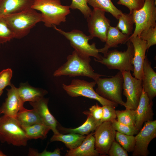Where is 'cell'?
Wrapping results in <instances>:
<instances>
[{"mask_svg": "<svg viewBox=\"0 0 156 156\" xmlns=\"http://www.w3.org/2000/svg\"><path fill=\"white\" fill-rule=\"evenodd\" d=\"M153 104L152 100L149 99L143 89L138 104L135 109V127L139 131L145 122L152 120L154 114Z\"/></svg>", "mask_w": 156, "mask_h": 156, "instance_id": "cell-16", "label": "cell"}, {"mask_svg": "<svg viewBox=\"0 0 156 156\" xmlns=\"http://www.w3.org/2000/svg\"><path fill=\"white\" fill-rule=\"evenodd\" d=\"M135 136V144L133 151V156H146L150 142L156 137V120L145 122L142 127Z\"/></svg>", "mask_w": 156, "mask_h": 156, "instance_id": "cell-11", "label": "cell"}, {"mask_svg": "<svg viewBox=\"0 0 156 156\" xmlns=\"http://www.w3.org/2000/svg\"><path fill=\"white\" fill-rule=\"evenodd\" d=\"M30 105L37 112L44 124L49 127L54 134L59 132L57 129V122L49 110L48 99L44 97L34 102H29Z\"/></svg>", "mask_w": 156, "mask_h": 156, "instance_id": "cell-17", "label": "cell"}, {"mask_svg": "<svg viewBox=\"0 0 156 156\" xmlns=\"http://www.w3.org/2000/svg\"><path fill=\"white\" fill-rule=\"evenodd\" d=\"M129 40L132 43L134 50L133 75L135 78L142 81L144 63L146 57V52L147 50L146 42L138 36H129Z\"/></svg>", "mask_w": 156, "mask_h": 156, "instance_id": "cell-14", "label": "cell"}, {"mask_svg": "<svg viewBox=\"0 0 156 156\" xmlns=\"http://www.w3.org/2000/svg\"><path fill=\"white\" fill-rule=\"evenodd\" d=\"M111 122L114 129L121 133L127 135H134L137 134L139 131L135 127L122 123L116 119Z\"/></svg>", "mask_w": 156, "mask_h": 156, "instance_id": "cell-33", "label": "cell"}, {"mask_svg": "<svg viewBox=\"0 0 156 156\" xmlns=\"http://www.w3.org/2000/svg\"><path fill=\"white\" fill-rule=\"evenodd\" d=\"M109 156H128L127 152L115 140L112 143L107 153Z\"/></svg>", "mask_w": 156, "mask_h": 156, "instance_id": "cell-38", "label": "cell"}, {"mask_svg": "<svg viewBox=\"0 0 156 156\" xmlns=\"http://www.w3.org/2000/svg\"><path fill=\"white\" fill-rule=\"evenodd\" d=\"M87 0H72L70 8L72 9L79 10L87 18L90 16L92 10L87 4Z\"/></svg>", "mask_w": 156, "mask_h": 156, "instance_id": "cell-34", "label": "cell"}, {"mask_svg": "<svg viewBox=\"0 0 156 156\" xmlns=\"http://www.w3.org/2000/svg\"><path fill=\"white\" fill-rule=\"evenodd\" d=\"M105 12L99 9H94L87 18L90 35L104 42L106 41L107 32L110 26V21L105 16Z\"/></svg>", "mask_w": 156, "mask_h": 156, "instance_id": "cell-12", "label": "cell"}, {"mask_svg": "<svg viewBox=\"0 0 156 156\" xmlns=\"http://www.w3.org/2000/svg\"><path fill=\"white\" fill-rule=\"evenodd\" d=\"M145 0H119L118 4L125 6L130 10V12L137 10L143 6Z\"/></svg>", "mask_w": 156, "mask_h": 156, "instance_id": "cell-36", "label": "cell"}, {"mask_svg": "<svg viewBox=\"0 0 156 156\" xmlns=\"http://www.w3.org/2000/svg\"><path fill=\"white\" fill-rule=\"evenodd\" d=\"M102 107L103 114L100 121L101 124L105 122H111L116 118V107L109 105L102 106Z\"/></svg>", "mask_w": 156, "mask_h": 156, "instance_id": "cell-35", "label": "cell"}, {"mask_svg": "<svg viewBox=\"0 0 156 156\" xmlns=\"http://www.w3.org/2000/svg\"><path fill=\"white\" fill-rule=\"evenodd\" d=\"M90 61V57L81 55L75 50L68 56L67 61L54 72L53 76H86L95 81L100 77L105 76L94 72Z\"/></svg>", "mask_w": 156, "mask_h": 156, "instance_id": "cell-1", "label": "cell"}, {"mask_svg": "<svg viewBox=\"0 0 156 156\" xmlns=\"http://www.w3.org/2000/svg\"><path fill=\"white\" fill-rule=\"evenodd\" d=\"M53 26L69 41L71 46L80 54L87 57L92 56L97 60L101 58L102 56L99 54L95 43L94 42L90 44L88 42L89 40L93 38L90 35L87 36L77 29L66 32L57 28L55 25Z\"/></svg>", "mask_w": 156, "mask_h": 156, "instance_id": "cell-7", "label": "cell"}, {"mask_svg": "<svg viewBox=\"0 0 156 156\" xmlns=\"http://www.w3.org/2000/svg\"><path fill=\"white\" fill-rule=\"evenodd\" d=\"M6 156L0 150V156Z\"/></svg>", "mask_w": 156, "mask_h": 156, "instance_id": "cell-41", "label": "cell"}, {"mask_svg": "<svg viewBox=\"0 0 156 156\" xmlns=\"http://www.w3.org/2000/svg\"><path fill=\"white\" fill-rule=\"evenodd\" d=\"M3 17L12 31L14 38L17 39L27 36L31 29L42 21L41 13L32 8Z\"/></svg>", "mask_w": 156, "mask_h": 156, "instance_id": "cell-3", "label": "cell"}, {"mask_svg": "<svg viewBox=\"0 0 156 156\" xmlns=\"http://www.w3.org/2000/svg\"><path fill=\"white\" fill-rule=\"evenodd\" d=\"M18 91L23 103L27 101H37L43 98L48 93L46 90L32 87L27 83H21L18 88Z\"/></svg>", "mask_w": 156, "mask_h": 156, "instance_id": "cell-22", "label": "cell"}, {"mask_svg": "<svg viewBox=\"0 0 156 156\" xmlns=\"http://www.w3.org/2000/svg\"><path fill=\"white\" fill-rule=\"evenodd\" d=\"M89 113L96 120L100 121L103 114L102 107L99 106L97 103L92 106L89 108Z\"/></svg>", "mask_w": 156, "mask_h": 156, "instance_id": "cell-40", "label": "cell"}, {"mask_svg": "<svg viewBox=\"0 0 156 156\" xmlns=\"http://www.w3.org/2000/svg\"><path fill=\"white\" fill-rule=\"evenodd\" d=\"M16 118L21 126H28L35 124L44 125L33 109L29 110L24 107L18 112Z\"/></svg>", "mask_w": 156, "mask_h": 156, "instance_id": "cell-26", "label": "cell"}, {"mask_svg": "<svg viewBox=\"0 0 156 156\" xmlns=\"http://www.w3.org/2000/svg\"><path fill=\"white\" fill-rule=\"evenodd\" d=\"M14 38V34L3 17L0 16V44Z\"/></svg>", "mask_w": 156, "mask_h": 156, "instance_id": "cell-31", "label": "cell"}, {"mask_svg": "<svg viewBox=\"0 0 156 156\" xmlns=\"http://www.w3.org/2000/svg\"><path fill=\"white\" fill-rule=\"evenodd\" d=\"M3 92V90H0V96L1 95Z\"/></svg>", "mask_w": 156, "mask_h": 156, "instance_id": "cell-42", "label": "cell"}, {"mask_svg": "<svg viewBox=\"0 0 156 156\" xmlns=\"http://www.w3.org/2000/svg\"><path fill=\"white\" fill-rule=\"evenodd\" d=\"M156 1V0H155Z\"/></svg>", "mask_w": 156, "mask_h": 156, "instance_id": "cell-43", "label": "cell"}, {"mask_svg": "<svg viewBox=\"0 0 156 156\" xmlns=\"http://www.w3.org/2000/svg\"><path fill=\"white\" fill-rule=\"evenodd\" d=\"M87 1L94 9L109 13L117 19L122 13L114 5L111 0H87Z\"/></svg>", "mask_w": 156, "mask_h": 156, "instance_id": "cell-27", "label": "cell"}, {"mask_svg": "<svg viewBox=\"0 0 156 156\" xmlns=\"http://www.w3.org/2000/svg\"><path fill=\"white\" fill-rule=\"evenodd\" d=\"M83 113L87 116L86 121L80 126L75 128H67L59 127L60 131L63 133H75L84 135H88L95 130L101 124L100 121L94 119L89 114L88 111H84Z\"/></svg>", "mask_w": 156, "mask_h": 156, "instance_id": "cell-23", "label": "cell"}, {"mask_svg": "<svg viewBox=\"0 0 156 156\" xmlns=\"http://www.w3.org/2000/svg\"><path fill=\"white\" fill-rule=\"evenodd\" d=\"M96 84L95 81L89 82L83 80L74 79L69 85L63 84L62 88L72 97L84 96L97 101L102 106H117L118 104L102 97L94 90L93 88Z\"/></svg>", "mask_w": 156, "mask_h": 156, "instance_id": "cell-8", "label": "cell"}, {"mask_svg": "<svg viewBox=\"0 0 156 156\" xmlns=\"http://www.w3.org/2000/svg\"><path fill=\"white\" fill-rule=\"evenodd\" d=\"M115 139L117 141L127 152H133L135 144V136L116 132Z\"/></svg>", "mask_w": 156, "mask_h": 156, "instance_id": "cell-30", "label": "cell"}, {"mask_svg": "<svg viewBox=\"0 0 156 156\" xmlns=\"http://www.w3.org/2000/svg\"><path fill=\"white\" fill-rule=\"evenodd\" d=\"M31 8L41 12L42 22L47 27L65 22L70 12L69 6L62 5L60 0H34Z\"/></svg>", "mask_w": 156, "mask_h": 156, "instance_id": "cell-2", "label": "cell"}, {"mask_svg": "<svg viewBox=\"0 0 156 156\" xmlns=\"http://www.w3.org/2000/svg\"><path fill=\"white\" fill-rule=\"evenodd\" d=\"M97 87L96 92L102 97L118 104L125 106L122 92L123 82L122 72L118 71L109 78L100 77L96 81Z\"/></svg>", "mask_w": 156, "mask_h": 156, "instance_id": "cell-6", "label": "cell"}, {"mask_svg": "<svg viewBox=\"0 0 156 156\" xmlns=\"http://www.w3.org/2000/svg\"><path fill=\"white\" fill-rule=\"evenodd\" d=\"M142 81L144 91L149 99L152 100L156 96V73L146 56L144 63Z\"/></svg>", "mask_w": 156, "mask_h": 156, "instance_id": "cell-18", "label": "cell"}, {"mask_svg": "<svg viewBox=\"0 0 156 156\" xmlns=\"http://www.w3.org/2000/svg\"><path fill=\"white\" fill-rule=\"evenodd\" d=\"M94 132L88 134L76 148L67 151L66 156H97L99 155L95 147Z\"/></svg>", "mask_w": 156, "mask_h": 156, "instance_id": "cell-20", "label": "cell"}, {"mask_svg": "<svg viewBox=\"0 0 156 156\" xmlns=\"http://www.w3.org/2000/svg\"><path fill=\"white\" fill-rule=\"evenodd\" d=\"M12 72L10 68L4 69L0 72V90H3L7 86H10Z\"/></svg>", "mask_w": 156, "mask_h": 156, "instance_id": "cell-37", "label": "cell"}, {"mask_svg": "<svg viewBox=\"0 0 156 156\" xmlns=\"http://www.w3.org/2000/svg\"><path fill=\"white\" fill-rule=\"evenodd\" d=\"M156 1L145 0L140 9L132 12L135 28L130 37H139L141 32L156 26Z\"/></svg>", "mask_w": 156, "mask_h": 156, "instance_id": "cell-9", "label": "cell"}, {"mask_svg": "<svg viewBox=\"0 0 156 156\" xmlns=\"http://www.w3.org/2000/svg\"><path fill=\"white\" fill-rule=\"evenodd\" d=\"M7 89V97L0 107V114L16 118L18 112L23 109L24 103L18 93V88L12 84Z\"/></svg>", "mask_w": 156, "mask_h": 156, "instance_id": "cell-15", "label": "cell"}, {"mask_svg": "<svg viewBox=\"0 0 156 156\" xmlns=\"http://www.w3.org/2000/svg\"><path fill=\"white\" fill-rule=\"evenodd\" d=\"M29 139L16 118L5 115L0 117V141L16 146H25Z\"/></svg>", "mask_w": 156, "mask_h": 156, "instance_id": "cell-5", "label": "cell"}, {"mask_svg": "<svg viewBox=\"0 0 156 156\" xmlns=\"http://www.w3.org/2000/svg\"><path fill=\"white\" fill-rule=\"evenodd\" d=\"M116 132L110 121L103 122L96 129L94 134L95 147L99 155L107 154L112 143L115 140Z\"/></svg>", "mask_w": 156, "mask_h": 156, "instance_id": "cell-13", "label": "cell"}, {"mask_svg": "<svg viewBox=\"0 0 156 156\" xmlns=\"http://www.w3.org/2000/svg\"><path fill=\"white\" fill-rule=\"evenodd\" d=\"M129 36L122 33L116 26H110L107 32L105 44L103 47L98 49L99 51L105 55L109 49L116 48L119 44L126 43Z\"/></svg>", "mask_w": 156, "mask_h": 156, "instance_id": "cell-21", "label": "cell"}, {"mask_svg": "<svg viewBox=\"0 0 156 156\" xmlns=\"http://www.w3.org/2000/svg\"><path fill=\"white\" fill-rule=\"evenodd\" d=\"M34 0H0V16L18 13L31 8Z\"/></svg>", "mask_w": 156, "mask_h": 156, "instance_id": "cell-19", "label": "cell"}, {"mask_svg": "<svg viewBox=\"0 0 156 156\" xmlns=\"http://www.w3.org/2000/svg\"><path fill=\"white\" fill-rule=\"evenodd\" d=\"M123 76V94L127 99L125 108L135 110L143 90L142 81L133 77L130 71L121 72Z\"/></svg>", "mask_w": 156, "mask_h": 156, "instance_id": "cell-10", "label": "cell"}, {"mask_svg": "<svg viewBox=\"0 0 156 156\" xmlns=\"http://www.w3.org/2000/svg\"><path fill=\"white\" fill-rule=\"evenodd\" d=\"M146 42L147 50L156 44V26L142 31L139 37Z\"/></svg>", "mask_w": 156, "mask_h": 156, "instance_id": "cell-32", "label": "cell"}, {"mask_svg": "<svg viewBox=\"0 0 156 156\" xmlns=\"http://www.w3.org/2000/svg\"><path fill=\"white\" fill-rule=\"evenodd\" d=\"M60 149L58 148L55 149L53 152L47 151L46 149L41 153H39L36 149L29 148L28 156H60Z\"/></svg>", "mask_w": 156, "mask_h": 156, "instance_id": "cell-39", "label": "cell"}, {"mask_svg": "<svg viewBox=\"0 0 156 156\" xmlns=\"http://www.w3.org/2000/svg\"><path fill=\"white\" fill-rule=\"evenodd\" d=\"M21 126L29 140L39 138L43 140L47 137V133L51 130L49 127L41 124Z\"/></svg>", "mask_w": 156, "mask_h": 156, "instance_id": "cell-25", "label": "cell"}, {"mask_svg": "<svg viewBox=\"0 0 156 156\" xmlns=\"http://www.w3.org/2000/svg\"><path fill=\"white\" fill-rule=\"evenodd\" d=\"M118 20V22L116 27L121 32L129 36L131 35L135 23L132 12L128 14L122 13Z\"/></svg>", "mask_w": 156, "mask_h": 156, "instance_id": "cell-28", "label": "cell"}, {"mask_svg": "<svg viewBox=\"0 0 156 156\" xmlns=\"http://www.w3.org/2000/svg\"><path fill=\"white\" fill-rule=\"evenodd\" d=\"M126 43L127 48L125 51L109 50L100 60L94 58V60L105 65L109 69H117L121 72L125 70L133 71V47L129 40Z\"/></svg>", "mask_w": 156, "mask_h": 156, "instance_id": "cell-4", "label": "cell"}, {"mask_svg": "<svg viewBox=\"0 0 156 156\" xmlns=\"http://www.w3.org/2000/svg\"><path fill=\"white\" fill-rule=\"evenodd\" d=\"M117 120L124 124L135 127V110L126 108L125 110H116Z\"/></svg>", "mask_w": 156, "mask_h": 156, "instance_id": "cell-29", "label": "cell"}, {"mask_svg": "<svg viewBox=\"0 0 156 156\" xmlns=\"http://www.w3.org/2000/svg\"><path fill=\"white\" fill-rule=\"evenodd\" d=\"M85 135L70 133L64 134L59 132L54 134L50 139L51 142L55 141L62 142L69 149H75L79 146L85 138Z\"/></svg>", "mask_w": 156, "mask_h": 156, "instance_id": "cell-24", "label": "cell"}]
</instances>
